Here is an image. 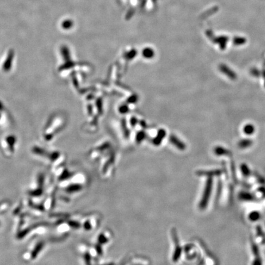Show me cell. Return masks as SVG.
Masks as SVG:
<instances>
[{
  "label": "cell",
  "mask_w": 265,
  "mask_h": 265,
  "mask_svg": "<svg viewBox=\"0 0 265 265\" xmlns=\"http://www.w3.org/2000/svg\"><path fill=\"white\" fill-rule=\"evenodd\" d=\"M210 186H211V182L209 181L207 182V187L206 188V190H205V192H204V196H203V198L202 199V202H201V205H200L201 207H202V208L204 207L205 206H206V204L207 202V200L209 199V196L210 195Z\"/></svg>",
  "instance_id": "obj_1"
},
{
  "label": "cell",
  "mask_w": 265,
  "mask_h": 265,
  "mask_svg": "<svg viewBox=\"0 0 265 265\" xmlns=\"http://www.w3.org/2000/svg\"><path fill=\"white\" fill-rule=\"evenodd\" d=\"M72 25H73V22L71 20H65L62 23V27L65 29H69L72 27Z\"/></svg>",
  "instance_id": "obj_2"
},
{
  "label": "cell",
  "mask_w": 265,
  "mask_h": 265,
  "mask_svg": "<svg viewBox=\"0 0 265 265\" xmlns=\"http://www.w3.org/2000/svg\"><path fill=\"white\" fill-rule=\"evenodd\" d=\"M144 54L147 56L152 55V54H153V51L151 49H145L144 50Z\"/></svg>",
  "instance_id": "obj_3"
}]
</instances>
